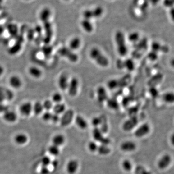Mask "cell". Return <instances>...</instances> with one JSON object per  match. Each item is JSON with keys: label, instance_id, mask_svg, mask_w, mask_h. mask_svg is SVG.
<instances>
[{"label": "cell", "instance_id": "6da1fadb", "mask_svg": "<svg viewBox=\"0 0 174 174\" xmlns=\"http://www.w3.org/2000/svg\"><path fill=\"white\" fill-rule=\"evenodd\" d=\"M89 56L96 63L102 67H107L109 64L108 57L98 48H92L89 51Z\"/></svg>", "mask_w": 174, "mask_h": 174}, {"label": "cell", "instance_id": "7a4b0ae2", "mask_svg": "<svg viewBox=\"0 0 174 174\" xmlns=\"http://www.w3.org/2000/svg\"><path fill=\"white\" fill-rule=\"evenodd\" d=\"M114 38L117 53L121 56H125L127 54L128 50L125 35L123 32L119 30L116 33Z\"/></svg>", "mask_w": 174, "mask_h": 174}, {"label": "cell", "instance_id": "3957f363", "mask_svg": "<svg viewBox=\"0 0 174 174\" xmlns=\"http://www.w3.org/2000/svg\"><path fill=\"white\" fill-rule=\"evenodd\" d=\"M58 53L61 56L66 58L72 62H77L79 58L78 55L76 53L75 51L66 47H63L60 48L58 50Z\"/></svg>", "mask_w": 174, "mask_h": 174}, {"label": "cell", "instance_id": "277c9868", "mask_svg": "<svg viewBox=\"0 0 174 174\" xmlns=\"http://www.w3.org/2000/svg\"><path fill=\"white\" fill-rule=\"evenodd\" d=\"M93 137L96 141L101 143V145H108L110 143L109 138L104 137L103 133L99 128H94L93 130Z\"/></svg>", "mask_w": 174, "mask_h": 174}, {"label": "cell", "instance_id": "5b68a950", "mask_svg": "<svg viewBox=\"0 0 174 174\" xmlns=\"http://www.w3.org/2000/svg\"><path fill=\"white\" fill-rule=\"evenodd\" d=\"M62 116L60 117V123L62 127L67 126L70 124L73 121L74 117V112L72 109L66 110L63 114Z\"/></svg>", "mask_w": 174, "mask_h": 174}, {"label": "cell", "instance_id": "8992f818", "mask_svg": "<svg viewBox=\"0 0 174 174\" xmlns=\"http://www.w3.org/2000/svg\"><path fill=\"white\" fill-rule=\"evenodd\" d=\"M79 88V81L76 77H73L70 80L68 86L67 90L68 94L71 97H75L78 93Z\"/></svg>", "mask_w": 174, "mask_h": 174}, {"label": "cell", "instance_id": "52a82bcc", "mask_svg": "<svg viewBox=\"0 0 174 174\" xmlns=\"http://www.w3.org/2000/svg\"><path fill=\"white\" fill-rule=\"evenodd\" d=\"M138 123V119L136 116H130L129 119L126 120L123 125L122 129L126 132H129L134 129Z\"/></svg>", "mask_w": 174, "mask_h": 174}, {"label": "cell", "instance_id": "ba28073f", "mask_svg": "<svg viewBox=\"0 0 174 174\" xmlns=\"http://www.w3.org/2000/svg\"><path fill=\"white\" fill-rule=\"evenodd\" d=\"M150 130L149 125L148 123H144L136 129L134 133V135L135 137L141 138L148 135L150 132Z\"/></svg>", "mask_w": 174, "mask_h": 174}, {"label": "cell", "instance_id": "9c48e42d", "mask_svg": "<svg viewBox=\"0 0 174 174\" xmlns=\"http://www.w3.org/2000/svg\"><path fill=\"white\" fill-rule=\"evenodd\" d=\"M44 23L45 35L43 41L46 44H48L52 39V35H53L52 26L51 23H49V21Z\"/></svg>", "mask_w": 174, "mask_h": 174}, {"label": "cell", "instance_id": "30bf717a", "mask_svg": "<svg viewBox=\"0 0 174 174\" xmlns=\"http://www.w3.org/2000/svg\"><path fill=\"white\" fill-rule=\"evenodd\" d=\"M70 80H69L68 76L66 74H62L58 78V84L59 88L61 90H67L69 82Z\"/></svg>", "mask_w": 174, "mask_h": 174}, {"label": "cell", "instance_id": "8fae6325", "mask_svg": "<svg viewBox=\"0 0 174 174\" xmlns=\"http://www.w3.org/2000/svg\"><path fill=\"white\" fill-rule=\"evenodd\" d=\"M96 95L97 99L99 103L104 102L107 101L108 99V95L107 90L103 86H100L96 90Z\"/></svg>", "mask_w": 174, "mask_h": 174}, {"label": "cell", "instance_id": "7c38bea8", "mask_svg": "<svg viewBox=\"0 0 174 174\" xmlns=\"http://www.w3.org/2000/svg\"><path fill=\"white\" fill-rule=\"evenodd\" d=\"M171 162V157L169 155L165 154L163 156L158 162V167L161 169L167 167Z\"/></svg>", "mask_w": 174, "mask_h": 174}, {"label": "cell", "instance_id": "4fadbf2b", "mask_svg": "<svg viewBox=\"0 0 174 174\" xmlns=\"http://www.w3.org/2000/svg\"><path fill=\"white\" fill-rule=\"evenodd\" d=\"M20 111L22 115L28 116L33 111V105L30 102L24 103L20 107Z\"/></svg>", "mask_w": 174, "mask_h": 174}, {"label": "cell", "instance_id": "5bb4252c", "mask_svg": "<svg viewBox=\"0 0 174 174\" xmlns=\"http://www.w3.org/2000/svg\"><path fill=\"white\" fill-rule=\"evenodd\" d=\"M136 145L134 142L126 141L121 144V149L124 152H132L135 150Z\"/></svg>", "mask_w": 174, "mask_h": 174}, {"label": "cell", "instance_id": "9a60e30c", "mask_svg": "<svg viewBox=\"0 0 174 174\" xmlns=\"http://www.w3.org/2000/svg\"><path fill=\"white\" fill-rule=\"evenodd\" d=\"M78 162L76 160L69 161L66 165V171L69 174H75L78 169Z\"/></svg>", "mask_w": 174, "mask_h": 174}, {"label": "cell", "instance_id": "2e32d148", "mask_svg": "<svg viewBox=\"0 0 174 174\" xmlns=\"http://www.w3.org/2000/svg\"><path fill=\"white\" fill-rule=\"evenodd\" d=\"M9 83L11 87L16 89H20L22 85V82L21 78L19 76L16 75L12 76L10 77Z\"/></svg>", "mask_w": 174, "mask_h": 174}, {"label": "cell", "instance_id": "e0dca14e", "mask_svg": "<svg viewBox=\"0 0 174 174\" xmlns=\"http://www.w3.org/2000/svg\"><path fill=\"white\" fill-rule=\"evenodd\" d=\"M81 45V40L80 38L75 37L70 40L68 48L71 50L75 51L80 48Z\"/></svg>", "mask_w": 174, "mask_h": 174}, {"label": "cell", "instance_id": "ac0fdd59", "mask_svg": "<svg viewBox=\"0 0 174 174\" xmlns=\"http://www.w3.org/2000/svg\"><path fill=\"white\" fill-rule=\"evenodd\" d=\"M3 119L9 123L14 122L17 120V115L15 112L8 110L3 113Z\"/></svg>", "mask_w": 174, "mask_h": 174}, {"label": "cell", "instance_id": "d6986e66", "mask_svg": "<svg viewBox=\"0 0 174 174\" xmlns=\"http://www.w3.org/2000/svg\"><path fill=\"white\" fill-rule=\"evenodd\" d=\"M19 38H20V36H19ZM22 41H23V39L22 38L17 39V41L9 50V53L11 54V55H14L18 53L21 48V44Z\"/></svg>", "mask_w": 174, "mask_h": 174}, {"label": "cell", "instance_id": "ffe728a7", "mask_svg": "<svg viewBox=\"0 0 174 174\" xmlns=\"http://www.w3.org/2000/svg\"><path fill=\"white\" fill-rule=\"evenodd\" d=\"M75 122L78 127L82 130L86 129L88 126L86 120L80 115L76 116L75 117Z\"/></svg>", "mask_w": 174, "mask_h": 174}, {"label": "cell", "instance_id": "44dd1931", "mask_svg": "<svg viewBox=\"0 0 174 174\" xmlns=\"http://www.w3.org/2000/svg\"><path fill=\"white\" fill-rule=\"evenodd\" d=\"M83 29L88 33H90L94 30V26L90 20L84 19L81 23Z\"/></svg>", "mask_w": 174, "mask_h": 174}, {"label": "cell", "instance_id": "7402d4cb", "mask_svg": "<svg viewBox=\"0 0 174 174\" xmlns=\"http://www.w3.org/2000/svg\"><path fill=\"white\" fill-rule=\"evenodd\" d=\"M52 110L53 111V113L59 115L60 114H62L66 111V106L64 103H56L54 105Z\"/></svg>", "mask_w": 174, "mask_h": 174}, {"label": "cell", "instance_id": "603a6c76", "mask_svg": "<svg viewBox=\"0 0 174 174\" xmlns=\"http://www.w3.org/2000/svg\"><path fill=\"white\" fill-rule=\"evenodd\" d=\"M29 73L32 77L39 78L42 75V72L40 69L36 66L30 67L29 69Z\"/></svg>", "mask_w": 174, "mask_h": 174}, {"label": "cell", "instance_id": "cb8c5ba5", "mask_svg": "<svg viewBox=\"0 0 174 174\" xmlns=\"http://www.w3.org/2000/svg\"><path fill=\"white\" fill-rule=\"evenodd\" d=\"M107 106L112 110H117L120 108L119 103L114 98H108L107 101Z\"/></svg>", "mask_w": 174, "mask_h": 174}, {"label": "cell", "instance_id": "d4e9b609", "mask_svg": "<svg viewBox=\"0 0 174 174\" xmlns=\"http://www.w3.org/2000/svg\"><path fill=\"white\" fill-rule=\"evenodd\" d=\"M64 142H65V137L63 135L61 134L56 135L52 138L53 145H55L57 147L63 145Z\"/></svg>", "mask_w": 174, "mask_h": 174}, {"label": "cell", "instance_id": "484cf974", "mask_svg": "<svg viewBox=\"0 0 174 174\" xmlns=\"http://www.w3.org/2000/svg\"><path fill=\"white\" fill-rule=\"evenodd\" d=\"M14 140L18 145H24L28 141V137L25 134L21 133L16 135Z\"/></svg>", "mask_w": 174, "mask_h": 174}, {"label": "cell", "instance_id": "4316f807", "mask_svg": "<svg viewBox=\"0 0 174 174\" xmlns=\"http://www.w3.org/2000/svg\"><path fill=\"white\" fill-rule=\"evenodd\" d=\"M7 30L9 34L13 37H16L18 35V28L16 24H9L7 26Z\"/></svg>", "mask_w": 174, "mask_h": 174}, {"label": "cell", "instance_id": "83f0119b", "mask_svg": "<svg viewBox=\"0 0 174 174\" xmlns=\"http://www.w3.org/2000/svg\"><path fill=\"white\" fill-rule=\"evenodd\" d=\"M50 17V12L48 9H43L40 14V18L41 21L44 23L47 22L49 21Z\"/></svg>", "mask_w": 174, "mask_h": 174}, {"label": "cell", "instance_id": "f1b7e54d", "mask_svg": "<svg viewBox=\"0 0 174 174\" xmlns=\"http://www.w3.org/2000/svg\"><path fill=\"white\" fill-rule=\"evenodd\" d=\"M44 108L43 103L40 102H36L33 106V111L36 115L41 114L43 111Z\"/></svg>", "mask_w": 174, "mask_h": 174}, {"label": "cell", "instance_id": "f546056e", "mask_svg": "<svg viewBox=\"0 0 174 174\" xmlns=\"http://www.w3.org/2000/svg\"><path fill=\"white\" fill-rule=\"evenodd\" d=\"M162 99L163 101L167 103H174V93L173 92L166 93L163 95Z\"/></svg>", "mask_w": 174, "mask_h": 174}, {"label": "cell", "instance_id": "4dcf8cb0", "mask_svg": "<svg viewBox=\"0 0 174 174\" xmlns=\"http://www.w3.org/2000/svg\"><path fill=\"white\" fill-rule=\"evenodd\" d=\"M101 117V123L100 125L101 128L100 129L103 134H106L108 132V130L107 119L104 116H102Z\"/></svg>", "mask_w": 174, "mask_h": 174}, {"label": "cell", "instance_id": "1f68e13d", "mask_svg": "<svg viewBox=\"0 0 174 174\" xmlns=\"http://www.w3.org/2000/svg\"><path fill=\"white\" fill-rule=\"evenodd\" d=\"M102 155H107L110 153L111 150L108 145H101L98 146L97 151Z\"/></svg>", "mask_w": 174, "mask_h": 174}, {"label": "cell", "instance_id": "d6a6232c", "mask_svg": "<svg viewBox=\"0 0 174 174\" xmlns=\"http://www.w3.org/2000/svg\"><path fill=\"white\" fill-rule=\"evenodd\" d=\"M129 71H133L135 69V63L133 60L131 59H127L124 61V68Z\"/></svg>", "mask_w": 174, "mask_h": 174}, {"label": "cell", "instance_id": "836d02e7", "mask_svg": "<svg viewBox=\"0 0 174 174\" xmlns=\"http://www.w3.org/2000/svg\"><path fill=\"white\" fill-rule=\"evenodd\" d=\"M130 80V77L129 75L125 76L122 77L120 80H118L119 87H123L127 86L129 83Z\"/></svg>", "mask_w": 174, "mask_h": 174}, {"label": "cell", "instance_id": "e575fe53", "mask_svg": "<svg viewBox=\"0 0 174 174\" xmlns=\"http://www.w3.org/2000/svg\"><path fill=\"white\" fill-rule=\"evenodd\" d=\"M129 41L132 43H136L139 40L140 35L137 32H133L130 33L128 37Z\"/></svg>", "mask_w": 174, "mask_h": 174}, {"label": "cell", "instance_id": "d590c367", "mask_svg": "<svg viewBox=\"0 0 174 174\" xmlns=\"http://www.w3.org/2000/svg\"><path fill=\"white\" fill-rule=\"evenodd\" d=\"M42 52L43 54L46 57H49L52 53L53 48L51 46H49L48 44H46L45 46L42 48Z\"/></svg>", "mask_w": 174, "mask_h": 174}, {"label": "cell", "instance_id": "8d00e7d4", "mask_svg": "<svg viewBox=\"0 0 174 174\" xmlns=\"http://www.w3.org/2000/svg\"><path fill=\"white\" fill-rule=\"evenodd\" d=\"M122 167L127 172H129L133 168V164L129 160H125L122 162Z\"/></svg>", "mask_w": 174, "mask_h": 174}, {"label": "cell", "instance_id": "74e56055", "mask_svg": "<svg viewBox=\"0 0 174 174\" xmlns=\"http://www.w3.org/2000/svg\"><path fill=\"white\" fill-rule=\"evenodd\" d=\"M48 152L51 155L54 156H58L60 153L59 147H57L55 145H51L48 148Z\"/></svg>", "mask_w": 174, "mask_h": 174}, {"label": "cell", "instance_id": "f35d334b", "mask_svg": "<svg viewBox=\"0 0 174 174\" xmlns=\"http://www.w3.org/2000/svg\"><path fill=\"white\" fill-rule=\"evenodd\" d=\"M62 96L60 93H55L52 95L51 101L53 103H55V104L60 103L62 102Z\"/></svg>", "mask_w": 174, "mask_h": 174}, {"label": "cell", "instance_id": "ab89813d", "mask_svg": "<svg viewBox=\"0 0 174 174\" xmlns=\"http://www.w3.org/2000/svg\"><path fill=\"white\" fill-rule=\"evenodd\" d=\"M107 86L110 89H114L117 88L119 87L118 80L113 79V80H109L107 83Z\"/></svg>", "mask_w": 174, "mask_h": 174}, {"label": "cell", "instance_id": "60d3db41", "mask_svg": "<svg viewBox=\"0 0 174 174\" xmlns=\"http://www.w3.org/2000/svg\"><path fill=\"white\" fill-rule=\"evenodd\" d=\"M44 109H45L47 111H49L53 108V103L51 100H47L43 103Z\"/></svg>", "mask_w": 174, "mask_h": 174}, {"label": "cell", "instance_id": "b9f144b4", "mask_svg": "<svg viewBox=\"0 0 174 174\" xmlns=\"http://www.w3.org/2000/svg\"><path fill=\"white\" fill-rule=\"evenodd\" d=\"M14 97V94L11 89H5V99L9 101L13 100Z\"/></svg>", "mask_w": 174, "mask_h": 174}, {"label": "cell", "instance_id": "7bdbcfd3", "mask_svg": "<svg viewBox=\"0 0 174 174\" xmlns=\"http://www.w3.org/2000/svg\"><path fill=\"white\" fill-rule=\"evenodd\" d=\"M91 125L94 126V128H97L100 126L101 123V117H94L91 121Z\"/></svg>", "mask_w": 174, "mask_h": 174}, {"label": "cell", "instance_id": "ee69618b", "mask_svg": "<svg viewBox=\"0 0 174 174\" xmlns=\"http://www.w3.org/2000/svg\"><path fill=\"white\" fill-rule=\"evenodd\" d=\"M88 147L89 151L92 152H94L97 151L98 146L97 144L95 142L93 141H90L89 143Z\"/></svg>", "mask_w": 174, "mask_h": 174}, {"label": "cell", "instance_id": "f6af8a7d", "mask_svg": "<svg viewBox=\"0 0 174 174\" xmlns=\"http://www.w3.org/2000/svg\"><path fill=\"white\" fill-rule=\"evenodd\" d=\"M164 47H162L161 46V44L158 42H154L152 43L151 45V48H152V51H155V52H158L161 50H163V48Z\"/></svg>", "mask_w": 174, "mask_h": 174}, {"label": "cell", "instance_id": "bcb514c9", "mask_svg": "<svg viewBox=\"0 0 174 174\" xmlns=\"http://www.w3.org/2000/svg\"><path fill=\"white\" fill-rule=\"evenodd\" d=\"M51 160L49 157L44 156L43 157L41 160V163L42 166H45V167H48V165L51 164Z\"/></svg>", "mask_w": 174, "mask_h": 174}, {"label": "cell", "instance_id": "7dc6e473", "mask_svg": "<svg viewBox=\"0 0 174 174\" xmlns=\"http://www.w3.org/2000/svg\"><path fill=\"white\" fill-rule=\"evenodd\" d=\"M52 115H53V113H51L49 111H46L43 114V120L45 121H51Z\"/></svg>", "mask_w": 174, "mask_h": 174}, {"label": "cell", "instance_id": "c3c4849f", "mask_svg": "<svg viewBox=\"0 0 174 174\" xmlns=\"http://www.w3.org/2000/svg\"><path fill=\"white\" fill-rule=\"evenodd\" d=\"M163 4L166 7L171 8L174 7V0H163Z\"/></svg>", "mask_w": 174, "mask_h": 174}, {"label": "cell", "instance_id": "681fc988", "mask_svg": "<svg viewBox=\"0 0 174 174\" xmlns=\"http://www.w3.org/2000/svg\"><path fill=\"white\" fill-rule=\"evenodd\" d=\"M5 100V89L0 87V103H3Z\"/></svg>", "mask_w": 174, "mask_h": 174}, {"label": "cell", "instance_id": "f907efd6", "mask_svg": "<svg viewBox=\"0 0 174 174\" xmlns=\"http://www.w3.org/2000/svg\"><path fill=\"white\" fill-rule=\"evenodd\" d=\"M148 57L152 61H155L158 58L157 52H155V51L152 50V51L150 52L148 55Z\"/></svg>", "mask_w": 174, "mask_h": 174}, {"label": "cell", "instance_id": "816d5d0a", "mask_svg": "<svg viewBox=\"0 0 174 174\" xmlns=\"http://www.w3.org/2000/svg\"><path fill=\"white\" fill-rule=\"evenodd\" d=\"M60 117L58 115L54 113H53L52 115V118H51V121L53 122L54 123H57L58 122L60 121Z\"/></svg>", "mask_w": 174, "mask_h": 174}, {"label": "cell", "instance_id": "f5cc1de1", "mask_svg": "<svg viewBox=\"0 0 174 174\" xmlns=\"http://www.w3.org/2000/svg\"><path fill=\"white\" fill-rule=\"evenodd\" d=\"M9 110L8 107L3 103H0V113H4Z\"/></svg>", "mask_w": 174, "mask_h": 174}, {"label": "cell", "instance_id": "db71d44e", "mask_svg": "<svg viewBox=\"0 0 174 174\" xmlns=\"http://www.w3.org/2000/svg\"><path fill=\"white\" fill-rule=\"evenodd\" d=\"M40 172L41 174H48L49 173V170L48 167L42 166L41 168Z\"/></svg>", "mask_w": 174, "mask_h": 174}, {"label": "cell", "instance_id": "11a10c76", "mask_svg": "<svg viewBox=\"0 0 174 174\" xmlns=\"http://www.w3.org/2000/svg\"><path fill=\"white\" fill-rule=\"evenodd\" d=\"M117 67L120 69H122L124 68V61L119 60L117 62Z\"/></svg>", "mask_w": 174, "mask_h": 174}, {"label": "cell", "instance_id": "9f6ffc18", "mask_svg": "<svg viewBox=\"0 0 174 174\" xmlns=\"http://www.w3.org/2000/svg\"><path fill=\"white\" fill-rule=\"evenodd\" d=\"M169 15L171 20L174 22V7L169 8Z\"/></svg>", "mask_w": 174, "mask_h": 174}, {"label": "cell", "instance_id": "6f0895ef", "mask_svg": "<svg viewBox=\"0 0 174 174\" xmlns=\"http://www.w3.org/2000/svg\"><path fill=\"white\" fill-rule=\"evenodd\" d=\"M51 164L54 168H56L59 165V162L57 160H53V161H51Z\"/></svg>", "mask_w": 174, "mask_h": 174}, {"label": "cell", "instance_id": "680465c9", "mask_svg": "<svg viewBox=\"0 0 174 174\" xmlns=\"http://www.w3.org/2000/svg\"><path fill=\"white\" fill-rule=\"evenodd\" d=\"M150 94L152 95L153 96H156L157 94V90L156 89H150Z\"/></svg>", "mask_w": 174, "mask_h": 174}, {"label": "cell", "instance_id": "91938a15", "mask_svg": "<svg viewBox=\"0 0 174 174\" xmlns=\"http://www.w3.org/2000/svg\"><path fill=\"white\" fill-rule=\"evenodd\" d=\"M4 70L3 67H2V65H0V77H1V76H2L3 73H4Z\"/></svg>", "mask_w": 174, "mask_h": 174}, {"label": "cell", "instance_id": "94428289", "mask_svg": "<svg viewBox=\"0 0 174 174\" xmlns=\"http://www.w3.org/2000/svg\"><path fill=\"white\" fill-rule=\"evenodd\" d=\"M170 141H171V144L173 146H174V133L171 135V137H170Z\"/></svg>", "mask_w": 174, "mask_h": 174}, {"label": "cell", "instance_id": "6125c7cd", "mask_svg": "<svg viewBox=\"0 0 174 174\" xmlns=\"http://www.w3.org/2000/svg\"><path fill=\"white\" fill-rule=\"evenodd\" d=\"M4 32V29H3V27L0 26V35H1Z\"/></svg>", "mask_w": 174, "mask_h": 174}, {"label": "cell", "instance_id": "be15d7a7", "mask_svg": "<svg viewBox=\"0 0 174 174\" xmlns=\"http://www.w3.org/2000/svg\"><path fill=\"white\" fill-rule=\"evenodd\" d=\"M170 64H171V66H172L174 68V59L171 60V62H170Z\"/></svg>", "mask_w": 174, "mask_h": 174}, {"label": "cell", "instance_id": "e7e4bbea", "mask_svg": "<svg viewBox=\"0 0 174 174\" xmlns=\"http://www.w3.org/2000/svg\"><path fill=\"white\" fill-rule=\"evenodd\" d=\"M150 1L152 2V3H157L158 2L159 0H150Z\"/></svg>", "mask_w": 174, "mask_h": 174}, {"label": "cell", "instance_id": "03108f58", "mask_svg": "<svg viewBox=\"0 0 174 174\" xmlns=\"http://www.w3.org/2000/svg\"><path fill=\"white\" fill-rule=\"evenodd\" d=\"M23 1H24L28 2L30 1L31 0H23Z\"/></svg>", "mask_w": 174, "mask_h": 174}]
</instances>
